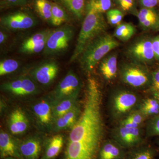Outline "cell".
I'll return each mask as SVG.
<instances>
[{"instance_id":"1","label":"cell","mask_w":159,"mask_h":159,"mask_svg":"<svg viewBox=\"0 0 159 159\" xmlns=\"http://www.w3.org/2000/svg\"><path fill=\"white\" fill-rule=\"evenodd\" d=\"M101 92L97 80L90 77L83 111L71 128L64 159H96L102 139Z\"/></svg>"},{"instance_id":"2","label":"cell","mask_w":159,"mask_h":159,"mask_svg":"<svg viewBox=\"0 0 159 159\" xmlns=\"http://www.w3.org/2000/svg\"><path fill=\"white\" fill-rule=\"evenodd\" d=\"M120 45L114 36L102 33L91 41L80 56V66L84 70L90 72L109 52Z\"/></svg>"},{"instance_id":"3","label":"cell","mask_w":159,"mask_h":159,"mask_svg":"<svg viewBox=\"0 0 159 159\" xmlns=\"http://www.w3.org/2000/svg\"><path fill=\"white\" fill-rule=\"evenodd\" d=\"M107 24L102 13L88 9L70 62L78 59L86 46L94 39L104 33Z\"/></svg>"},{"instance_id":"4","label":"cell","mask_w":159,"mask_h":159,"mask_svg":"<svg viewBox=\"0 0 159 159\" xmlns=\"http://www.w3.org/2000/svg\"><path fill=\"white\" fill-rule=\"evenodd\" d=\"M74 36V29L71 26H63L52 30L47 39L43 53L45 55H52L65 51Z\"/></svg>"},{"instance_id":"5","label":"cell","mask_w":159,"mask_h":159,"mask_svg":"<svg viewBox=\"0 0 159 159\" xmlns=\"http://www.w3.org/2000/svg\"><path fill=\"white\" fill-rule=\"evenodd\" d=\"M81 87L79 77L73 71H69L51 93L49 99L53 103L66 97L79 94Z\"/></svg>"},{"instance_id":"6","label":"cell","mask_w":159,"mask_h":159,"mask_svg":"<svg viewBox=\"0 0 159 159\" xmlns=\"http://www.w3.org/2000/svg\"><path fill=\"white\" fill-rule=\"evenodd\" d=\"M127 54L137 63L142 65L152 62L155 57L152 39L144 37L137 40L128 48Z\"/></svg>"},{"instance_id":"7","label":"cell","mask_w":159,"mask_h":159,"mask_svg":"<svg viewBox=\"0 0 159 159\" xmlns=\"http://www.w3.org/2000/svg\"><path fill=\"white\" fill-rule=\"evenodd\" d=\"M121 75L123 81L134 87H142L149 82L148 72L142 64L137 63L124 65L121 70Z\"/></svg>"},{"instance_id":"8","label":"cell","mask_w":159,"mask_h":159,"mask_svg":"<svg viewBox=\"0 0 159 159\" xmlns=\"http://www.w3.org/2000/svg\"><path fill=\"white\" fill-rule=\"evenodd\" d=\"M3 90L17 96H26L36 93L38 88L34 80L28 76H21L2 84Z\"/></svg>"},{"instance_id":"9","label":"cell","mask_w":159,"mask_h":159,"mask_svg":"<svg viewBox=\"0 0 159 159\" xmlns=\"http://www.w3.org/2000/svg\"><path fill=\"white\" fill-rule=\"evenodd\" d=\"M0 22L1 27L11 31L31 29L37 24L34 17L22 11H17L3 16Z\"/></svg>"},{"instance_id":"10","label":"cell","mask_w":159,"mask_h":159,"mask_svg":"<svg viewBox=\"0 0 159 159\" xmlns=\"http://www.w3.org/2000/svg\"><path fill=\"white\" fill-rule=\"evenodd\" d=\"M59 67L56 62L49 61L41 64L32 70L33 79L43 85L51 84L57 77Z\"/></svg>"},{"instance_id":"11","label":"cell","mask_w":159,"mask_h":159,"mask_svg":"<svg viewBox=\"0 0 159 159\" xmlns=\"http://www.w3.org/2000/svg\"><path fill=\"white\" fill-rule=\"evenodd\" d=\"M33 110L40 124L47 128H52L54 119L52 113V106L49 97L35 103Z\"/></svg>"},{"instance_id":"12","label":"cell","mask_w":159,"mask_h":159,"mask_svg":"<svg viewBox=\"0 0 159 159\" xmlns=\"http://www.w3.org/2000/svg\"><path fill=\"white\" fill-rule=\"evenodd\" d=\"M19 142L3 131L0 133V154L2 158L12 157L23 159L19 149Z\"/></svg>"},{"instance_id":"13","label":"cell","mask_w":159,"mask_h":159,"mask_svg":"<svg viewBox=\"0 0 159 159\" xmlns=\"http://www.w3.org/2000/svg\"><path fill=\"white\" fill-rule=\"evenodd\" d=\"M23 159H39L42 149V142L39 138L30 137L19 143Z\"/></svg>"},{"instance_id":"14","label":"cell","mask_w":159,"mask_h":159,"mask_svg":"<svg viewBox=\"0 0 159 159\" xmlns=\"http://www.w3.org/2000/svg\"><path fill=\"white\" fill-rule=\"evenodd\" d=\"M8 124L11 133L19 135L24 133L28 129L29 122L25 113L20 109L18 108L10 114Z\"/></svg>"},{"instance_id":"15","label":"cell","mask_w":159,"mask_h":159,"mask_svg":"<svg viewBox=\"0 0 159 159\" xmlns=\"http://www.w3.org/2000/svg\"><path fill=\"white\" fill-rule=\"evenodd\" d=\"M80 113V110L79 107L76 105L67 112L55 119L52 129L54 131L58 132L72 128L78 120Z\"/></svg>"},{"instance_id":"16","label":"cell","mask_w":159,"mask_h":159,"mask_svg":"<svg viewBox=\"0 0 159 159\" xmlns=\"http://www.w3.org/2000/svg\"><path fill=\"white\" fill-rule=\"evenodd\" d=\"M139 24L144 30H155L159 29V16L151 9L144 8L138 14Z\"/></svg>"},{"instance_id":"17","label":"cell","mask_w":159,"mask_h":159,"mask_svg":"<svg viewBox=\"0 0 159 159\" xmlns=\"http://www.w3.org/2000/svg\"><path fill=\"white\" fill-rule=\"evenodd\" d=\"M137 101L134 94L128 92H121L114 98V107L118 113H123L132 108Z\"/></svg>"},{"instance_id":"18","label":"cell","mask_w":159,"mask_h":159,"mask_svg":"<svg viewBox=\"0 0 159 159\" xmlns=\"http://www.w3.org/2000/svg\"><path fill=\"white\" fill-rule=\"evenodd\" d=\"M78 95L79 94H75L66 97L52 103L54 122L55 119L67 112L77 105V101Z\"/></svg>"},{"instance_id":"19","label":"cell","mask_w":159,"mask_h":159,"mask_svg":"<svg viewBox=\"0 0 159 159\" xmlns=\"http://www.w3.org/2000/svg\"><path fill=\"white\" fill-rule=\"evenodd\" d=\"M99 69L104 78L107 80L113 79L117 72V55L116 54L107 55L100 61Z\"/></svg>"},{"instance_id":"20","label":"cell","mask_w":159,"mask_h":159,"mask_svg":"<svg viewBox=\"0 0 159 159\" xmlns=\"http://www.w3.org/2000/svg\"><path fill=\"white\" fill-rule=\"evenodd\" d=\"M64 144L61 135L53 136L49 139L46 145L44 153L41 159H54L60 152Z\"/></svg>"},{"instance_id":"21","label":"cell","mask_w":159,"mask_h":159,"mask_svg":"<svg viewBox=\"0 0 159 159\" xmlns=\"http://www.w3.org/2000/svg\"><path fill=\"white\" fill-rule=\"evenodd\" d=\"M122 149L115 143L107 142L105 143L99 151V159H121Z\"/></svg>"},{"instance_id":"22","label":"cell","mask_w":159,"mask_h":159,"mask_svg":"<svg viewBox=\"0 0 159 159\" xmlns=\"http://www.w3.org/2000/svg\"><path fill=\"white\" fill-rule=\"evenodd\" d=\"M136 31L135 28L133 24L129 23H121L115 29L114 36L122 41H127L132 37Z\"/></svg>"},{"instance_id":"23","label":"cell","mask_w":159,"mask_h":159,"mask_svg":"<svg viewBox=\"0 0 159 159\" xmlns=\"http://www.w3.org/2000/svg\"><path fill=\"white\" fill-rule=\"evenodd\" d=\"M61 2L78 19L82 18L85 0H61Z\"/></svg>"},{"instance_id":"24","label":"cell","mask_w":159,"mask_h":159,"mask_svg":"<svg viewBox=\"0 0 159 159\" xmlns=\"http://www.w3.org/2000/svg\"><path fill=\"white\" fill-rule=\"evenodd\" d=\"M35 6L37 12L43 19L51 22L52 4L48 0H36Z\"/></svg>"},{"instance_id":"25","label":"cell","mask_w":159,"mask_h":159,"mask_svg":"<svg viewBox=\"0 0 159 159\" xmlns=\"http://www.w3.org/2000/svg\"><path fill=\"white\" fill-rule=\"evenodd\" d=\"M52 4L51 23L54 26L60 25L66 20L67 17L65 11L58 5L55 3Z\"/></svg>"},{"instance_id":"26","label":"cell","mask_w":159,"mask_h":159,"mask_svg":"<svg viewBox=\"0 0 159 159\" xmlns=\"http://www.w3.org/2000/svg\"><path fill=\"white\" fill-rule=\"evenodd\" d=\"M20 63L16 60L6 59L0 62V75L4 76L11 74L16 71L19 67Z\"/></svg>"},{"instance_id":"27","label":"cell","mask_w":159,"mask_h":159,"mask_svg":"<svg viewBox=\"0 0 159 159\" xmlns=\"http://www.w3.org/2000/svg\"><path fill=\"white\" fill-rule=\"evenodd\" d=\"M52 30L46 29L35 33L25 40L20 46H26L38 43L48 39Z\"/></svg>"},{"instance_id":"28","label":"cell","mask_w":159,"mask_h":159,"mask_svg":"<svg viewBox=\"0 0 159 159\" xmlns=\"http://www.w3.org/2000/svg\"><path fill=\"white\" fill-rule=\"evenodd\" d=\"M111 6V0H92L89 1L88 9H92L99 13L108 11Z\"/></svg>"},{"instance_id":"29","label":"cell","mask_w":159,"mask_h":159,"mask_svg":"<svg viewBox=\"0 0 159 159\" xmlns=\"http://www.w3.org/2000/svg\"><path fill=\"white\" fill-rule=\"evenodd\" d=\"M142 111L147 116L157 115L159 113L158 101L153 99H146L142 106Z\"/></svg>"},{"instance_id":"30","label":"cell","mask_w":159,"mask_h":159,"mask_svg":"<svg viewBox=\"0 0 159 159\" xmlns=\"http://www.w3.org/2000/svg\"><path fill=\"white\" fill-rule=\"evenodd\" d=\"M47 39L34 44L26 46H20V47L19 52L24 54H30L39 53L41 51H43L45 48Z\"/></svg>"},{"instance_id":"31","label":"cell","mask_w":159,"mask_h":159,"mask_svg":"<svg viewBox=\"0 0 159 159\" xmlns=\"http://www.w3.org/2000/svg\"><path fill=\"white\" fill-rule=\"evenodd\" d=\"M119 140L122 145L131 146L136 144L131 135L130 128L121 126L119 129Z\"/></svg>"},{"instance_id":"32","label":"cell","mask_w":159,"mask_h":159,"mask_svg":"<svg viewBox=\"0 0 159 159\" xmlns=\"http://www.w3.org/2000/svg\"><path fill=\"white\" fill-rule=\"evenodd\" d=\"M107 18L110 25L117 27L121 24L123 15L122 11L119 9H111L107 11Z\"/></svg>"},{"instance_id":"33","label":"cell","mask_w":159,"mask_h":159,"mask_svg":"<svg viewBox=\"0 0 159 159\" xmlns=\"http://www.w3.org/2000/svg\"><path fill=\"white\" fill-rule=\"evenodd\" d=\"M153 151L149 148H143L134 152L128 159H153Z\"/></svg>"},{"instance_id":"34","label":"cell","mask_w":159,"mask_h":159,"mask_svg":"<svg viewBox=\"0 0 159 159\" xmlns=\"http://www.w3.org/2000/svg\"><path fill=\"white\" fill-rule=\"evenodd\" d=\"M117 2L121 9L126 11L131 10L134 4V0H117Z\"/></svg>"},{"instance_id":"35","label":"cell","mask_w":159,"mask_h":159,"mask_svg":"<svg viewBox=\"0 0 159 159\" xmlns=\"http://www.w3.org/2000/svg\"><path fill=\"white\" fill-rule=\"evenodd\" d=\"M125 120L129 122H133L135 124L139 125L142 123L143 121V118L142 115L139 113H134L131 114L130 116L125 119Z\"/></svg>"},{"instance_id":"36","label":"cell","mask_w":159,"mask_h":159,"mask_svg":"<svg viewBox=\"0 0 159 159\" xmlns=\"http://www.w3.org/2000/svg\"><path fill=\"white\" fill-rule=\"evenodd\" d=\"M152 43L155 58L159 60V36L152 39Z\"/></svg>"},{"instance_id":"37","label":"cell","mask_w":159,"mask_h":159,"mask_svg":"<svg viewBox=\"0 0 159 159\" xmlns=\"http://www.w3.org/2000/svg\"><path fill=\"white\" fill-rule=\"evenodd\" d=\"M152 87L154 90L159 92V68L152 74Z\"/></svg>"},{"instance_id":"38","label":"cell","mask_w":159,"mask_h":159,"mask_svg":"<svg viewBox=\"0 0 159 159\" xmlns=\"http://www.w3.org/2000/svg\"><path fill=\"white\" fill-rule=\"evenodd\" d=\"M152 134L153 135H159V116L152 120L151 125Z\"/></svg>"},{"instance_id":"39","label":"cell","mask_w":159,"mask_h":159,"mask_svg":"<svg viewBox=\"0 0 159 159\" xmlns=\"http://www.w3.org/2000/svg\"><path fill=\"white\" fill-rule=\"evenodd\" d=\"M140 2L145 8L152 9L157 6L158 0H140Z\"/></svg>"},{"instance_id":"40","label":"cell","mask_w":159,"mask_h":159,"mask_svg":"<svg viewBox=\"0 0 159 159\" xmlns=\"http://www.w3.org/2000/svg\"><path fill=\"white\" fill-rule=\"evenodd\" d=\"M122 126L128 128H137L139 125L124 120L122 123Z\"/></svg>"},{"instance_id":"41","label":"cell","mask_w":159,"mask_h":159,"mask_svg":"<svg viewBox=\"0 0 159 159\" xmlns=\"http://www.w3.org/2000/svg\"><path fill=\"white\" fill-rule=\"evenodd\" d=\"M24 0H3L2 4L5 5H15L20 3Z\"/></svg>"},{"instance_id":"42","label":"cell","mask_w":159,"mask_h":159,"mask_svg":"<svg viewBox=\"0 0 159 159\" xmlns=\"http://www.w3.org/2000/svg\"><path fill=\"white\" fill-rule=\"evenodd\" d=\"M7 39V35L6 33H4L2 31H1L0 32V43L2 44L6 42Z\"/></svg>"},{"instance_id":"43","label":"cell","mask_w":159,"mask_h":159,"mask_svg":"<svg viewBox=\"0 0 159 159\" xmlns=\"http://www.w3.org/2000/svg\"><path fill=\"white\" fill-rule=\"evenodd\" d=\"M5 159H18L16 158L12 157H7L5 158Z\"/></svg>"},{"instance_id":"44","label":"cell","mask_w":159,"mask_h":159,"mask_svg":"<svg viewBox=\"0 0 159 159\" xmlns=\"http://www.w3.org/2000/svg\"><path fill=\"white\" fill-rule=\"evenodd\" d=\"M156 95L157 97V99H158V101L159 103V96H158V95Z\"/></svg>"},{"instance_id":"45","label":"cell","mask_w":159,"mask_h":159,"mask_svg":"<svg viewBox=\"0 0 159 159\" xmlns=\"http://www.w3.org/2000/svg\"><path fill=\"white\" fill-rule=\"evenodd\" d=\"M156 95H158V96H159V92H157V93L156 94Z\"/></svg>"}]
</instances>
